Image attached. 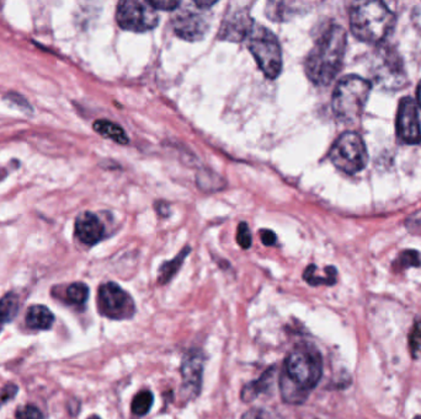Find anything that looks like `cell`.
<instances>
[{"label":"cell","instance_id":"6da1fadb","mask_svg":"<svg viewBox=\"0 0 421 419\" xmlns=\"http://www.w3.org/2000/svg\"><path fill=\"white\" fill-rule=\"evenodd\" d=\"M323 375V358L312 343L301 342L286 357L280 375V390L286 403L300 404Z\"/></svg>","mask_w":421,"mask_h":419},{"label":"cell","instance_id":"7a4b0ae2","mask_svg":"<svg viewBox=\"0 0 421 419\" xmlns=\"http://www.w3.org/2000/svg\"><path fill=\"white\" fill-rule=\"evenodd\" d=\"M346 44V31L339 25H330L320 35L304 63L311 82L322 87L333 82L343 66Z\"/></svg>","mask_w":421,"mask_h":419},{"label":"cell","instance_id":"3957f363","mask_svg":"<svg viewBox=\"0 0 421 419\" xmlns=\"http://www.w3.org/2000/svg\"><path fill=\"white\" fill-rule=\"evenodd\" d=\"M395 17L388 6L381 1H366L352 8L351 33L367 44H379L392 33Z\"/></svg>","mask_w":421,"mask_h":419},{"label":"cell","instance_id":"277c9868","mask_svg":"<svg viewBox=\"0 0 421 419\" xmlns=\"http://www.w3.org/2000/svg\"><path fill=\"white\" fill-rule=\"evenodd\" d=\"M371 82L359 75H346L333 93V112L340 121L351 123L361 117L370 98Z\"/></svg>","mask_w":421,"mask_h":419},{"label":"cell","instance_id":"5b68a950","mask_svg":"<svg viewBox=\"0 0 421 419\" xmlns=\"http://www.w3.org/2000/svg\"><path fill=\"white\" fill-rule=\"evenodd\" d=\"M248 46L264 75L276 79L282 71V51L275 33L265 26L254 25L248 36Z\"/></svg>","mask_w":421,"mask_h":419},{"label":"cell","instance_id":"8992f818","mask_svg":"<svg viewBox=\"0 0 421 419\" xmlns=\"http://www.w3.org/2000/svg\"><path fill=\"white\" fill-rule=\"evenodd\" d=\"M330 161L345 174L354 175L365 169L368 154L360 134L345 132L335 141L329 152Z\"/></svg>","mask_w":421,"mask_h":419},{"label":"cell","instance_id":"52a82bcc","mask_svg":"<svg viewBox=\"0 0 421 419\" xmlns=\"http://www.w3.org/2000/svg\"><path fill=\"white\" fill-rule=\"evenodd\" d=\"M98 312L111 320H130L136 314V304L131 295L119 284L108 282L100 285L98 293Z\"/></svg>","mask_w":421,"mask_h":419},{"label":"cell","instance_id":"ba28073f","mask_svg":"<svg viewBox=\"0 0 421 419\" xmlns=\"http://www.w3.org/2000/svg\"><path fill=\"white\" fill-rule=\"evenodd\" d=\"M116 21L127 31L146 33L158 25L159 17L153 6L148 1L125 0L120 1L116 10Z\"/></svg>","mask_w":421,"mask_h":419},{"label":"cell","instance_id":"9c48e42d","mask_svg":"<svg viewBox=\"0 0 421 419\" xmlns=\"http://www.w3.org/2000/svg\"><path fill=\"white\" fill-rule=\"evenodd\" d=\"M207 355L201 349H190L181 362V398L191 401L198 398L203 390V371Z\"/></svg>","mask_w":421,"mask_h":419},{"label":"cell","instance_id":"30bf717a","mask_svg":"<svg viewBox=\"0 0 421 419\" xmlns=\"http://www.w3.org/2000/svg\"><path fill=\"white\" fill-rule=\"evenodd\" d=\"M397 133L405 144H419L421 142V125L415 102L411 98L400 101L397 114Z\"/></svg>","mask_w":421,"mask_h":419},{"label":"cell","instance_id":"8fae6325","mask_svg":"<svg viewBox=\"0 0 421 419\" xmlns=\"http://www.w3.org/2000/svg\"><path fill=\"white\" fill-rule=\"evenodd\" d=\"M173 28L179 37L187 41H197L207 33L208 22L200 14L185 10L176 15L173 20Z\"/></svg>","mask_w":421,"mask_h":419},{"label":"cell","instance_id":"7c38bea8","mask_svg":"<svg viewBox=\"0 0 421 419\" xmlns=\"http://www.w3.org/2000/svg\"><path fill=\"white\" fill-rule=\"evenodd\" d=\"M254 28L252 17H249L246 10L228 11V15L225 19L223 26L219 31V37L233 42L243 41L249 36Z\"/></svg>","mask_w":421,"mask_h":419},{"label":"cell","instance_id":"4fadbf2b","mask_svg":"<svg viewBox=\"0 0 421 419\" xmlns=\"http://www.w3.org/2000/svg\"><path fill=\"white\" fill-rule=\"evenodd\" d=\"M105 235V226L96 214L85 212L76 220V236L83 244L93 246L101 241Z\"/></svg>","mask_w":421,"mask_h":419},{"label":"cell","instance_id":"5bb4252c","mask_svg":"<svg viewBox=\"0 0 421 419\" xmlns=\"http://www.w3.org/2000/svg\"><path fill=\"white\" fill-rule=\"evenodd\" d=\"M377 66V80L387 87H399L404 80V71L399 60H395L392 53H383Z\"/></svg>","mask_w":421,"mask_h":419},{"label":"cell","instance_id":"9a60e30c","mask_svg":"<svg viewBox=\"0 0 421 419\" xmlns=\"http://www.w3.org/2000/svg\"><path fill=\"white\" fill-rule=\"evenodd\" d=\"M276 374H277V369L275 365H273L271 368H268V371H264L263 375L260 376L259 379L248 382L241 390V401L246 403L252 402L260 395L271 391L274 387Z\"/></svg>","mask_w":421,"mask_h":419},{"label":"cell","instance_id":"2e32d148","mask_svg":"<svg viewBox=\"0 0 421 419\" xmlns=\"http://www.w3.org/2000/svg\"><path fill=\"white\" fill-rule=\"evenodd\" d=\"M55 322V315L44 305H33L26 314V325L33 330H49Z\"/></svg>","mask_w":421,"mask_h":419},{"label":"cell","instance_id":"e0dca14e","mask_svg":"<svg viewBox=\"0 0 421 419\" xmlns=\"http://www.w3.org/2000/svg\"><path fill=\"white\" fill-rule=\"evenodd\" d=\"M336 268L333 266L325 267V274H318V267L316 265H309L303 273V279L312 287L318 285H334L336 283Z\"/></svg>","mask_w":421,"mask_h":419},{"label":"cell","instance_id":"ac0fdd59","mask_svg":"<svg viewBox=\"0 0 421 419\" xmlns=\"http://www.w3.org/2000/svg\"><path fill=\"white\" fill-rule=\"evenodd\" d=\"M190 251H191L190 247H185L175 258H173L171 261L164 262L162 266L159 267V284H168L173 278L175 277L187 255L190 253Z\"/></svg>","mask_w":421,"mask_h":419},{"label":"cell","instance_id":"d6986e66","mask_svg":"<svg viewBox=\"0 0 421 419\" xmlns=\"http://www.w3.org/2000/svg\"><path fill=\"white\" fill-rule=\"evenodd\" d=\"M94 130L98 132V134L109 138L114 142L119 144H127L128 143V136L126 132L123 131V128L119 125H116L114 122H110L106 120H98L94 123Z\"/></svg>","mask_w":421,"mask_h":419},{"label":"cell","instance_id":"ffe728a7","mask_svg":"<svg viewBox=\"0 0 421 419\" xmlns=\"http://www.w3.org/2000/svg\"><path fill=\"white\" fill-rule=\"evenodd\" d=\"M19 296L17 293L10 292L0 299V323H9L15 319L19 311Z\"/></svg>","mask_w":421,"mask_h":419},{"label":"cell","instance_id":"44dd1931","mask_svg":"<svg viewBox=\"0 0 421 419\" xmlns=\"http://www.w3.org/2000/svg\"><path fill=\"white\" fill-rule=\"evenodd\" d=\"M154 403V396L152 391L149 390H143L138 392L137 395L133 398L131 403L132 413L137 417H144L149 413L152 409Z\"/></svg>","mask_w":421,"mask_h":419},{"label":"cell","instance_id":"7402d4cb","mask_svg":"<svg viewBox=\"0 0 421 419\" xmlns=\"http://www.w3.org/2000/svg\"><path fill=\"white\" fill-rule=\"evenodd\" d=\"M67 298L71 304L84 305L89 298V287L85 283L77 282L67 289Z\"/></svg>","mask_w":421,"mask_h":419},{"label":"cell","instance_id":"603a6c76","mask_svg":"<svg viewBox=\"0 0 421 419\" xmlns=\"http://www.w3.org/2000/svg\"><path fill=\"white\" fill-rule=\"evenodd\" d=\"M420 253L418 251L406 250L400 253L394 263V267L398 269H406L411 267H420Z\"/></svg>","mask_w":421,"mask_h":419},{"label":"cell","instance_id":"cb8c5ba5","mask_svg":"<svg viewBox=\"0 0 421 419\" xmlns=\"http://www.w3.org/2000/svg\"><path fill=\"white\" fill-rule=\"evenodd\" d=\"M409 349L413 359H419L421 357V322L416 321L411 327L409 333Z\"/></svg>","mask_w":421,"mask_h":419},{"label":"cell","instance_id":"d4e9b609","mask_svg":"<svg viewBox=\"0 0 421 419\" xmlns=\"http://www.w3.org/2000/svg\"><path fill=\"white\" fill-rule=\"evenodd\" d=\"M237 242L244 250L250 249V246H252V233L249 230L248 224L244 223V222L239 224L238 229H237Z\"/></svg>","mask_w":421,"mask_h":419},{"label":"cell","instance_id":"484cf974","mask_svg":"<svg viewBox=\"0 0 421 419\" xmlns=\"http://www.w3.org/2000/svg\"><path fill=\"white\" fill-rule=\"evenodd\" d=\"M17 419H44V414L36 406L26 404L17 409L15 413Z\"/></svg>","mask_w":421,"mask_h":419},{"label":"cell","instance_id":"4316f807","mask_svg":"<svg viewBox=\"0 0 421 419\" xmlns=\"http://www.w3.org/2000/svg\"><path fill=\"white\" fill-rule=\"evenodd\" d=\"M149 6H153L155 10H174L180 6V1L178 0H148Z\"/></svg>","mask_w":421,"mask_h":419},{"label":"cell","instance_id":"83f0119b","mask_svg":"<svg viewBox=\"0 0 421 419\" xmlns=\"http://www.w3.org/2000/svg\"><path fill=\"white\" fill-rule=\"evenodd\" d=\"M6 98L10 101L11 104L17 105V106H19V109H22V111H25L26 114H28V112H33L31 105L28 104V101H26V98L22 96V95H19V93H10L6 95Z\"/></svg>","mask_w":421,"mask_h":419},{"label":"cell","instance_id":"f1b7e54d","mask_svg":"<svg viewBox=\"0 0 421 419\" xmlns=\"http://www.w3.org/2000/svg\"><path fill=\"white\" fill-rule=\"evenodd\" d=\"M17 391H19V387L14 384H6V386L3 387L1 393H0V404L10 401L12 398L17 396Z\"/></svg>","mask_w":421,"mask_h":419},{"label":"cell","instance_id":"f546056e","mask_svg":"<svg viewBox=\"0 0 421 419\" xmlns=\"http://www.w3.org/2000/svg\"><path fill=\"white\" fill-rule=\"evenodd\" d=\"M241 419H273L271 414L263 409H252L246 411Z\"/></svg>","mask_w":421,"mask_h":419},{"label":"cell","instance_id":"4dcf8cb0","mask_svg":"<svg viewBox=\"0 0 421 419\" xmlns=\"http://www.w3.org/2000/svg\"><path fill=\"white\" fill-rule=\"evenodd\" d=\"M260 236H261V241L265 246H273L276 244V235L271 230L264 229L260 231Z\"/></svg>","mask_w":421,"mask_h":419},{"label":"cell","instance_id":"1f68e13d","mask_svg":"<svg viewBox=\"0 0 421 419\" xmlns=\"http://www.w3.org/2000/svg\"><path fill=\"white\" fill-rule=\"evenodd\" d=\"M217 1H211V0H195L194 1V4L197 8H200V9H208V8H211V6H214Z\"/></svg>","mask_w":421,"mask_h":419},{"label":"cell","instance_id":"d6a6232c","mask_svg":"<svg viewBox=\"0 0 421 419\" xmlns=\"http://www.w3.org/2000/svg\"><path fill=\"white\" fill-rule=\"evenodd\" d=\"M416 96H418V102L420 105L421 107V82L419 84V87H418V91H416Z\"/></svg>","mask_w":421,"mask_h":419},{"label":"cell","instance_id":"836d02e7","mask_svg":"<svg viewBox=\"0 0 421 419\" xmlns=\"http://www.w3.org/2000/svg\"><path fill=\"white\" fill-rule=\"evenodd\" d=\"M88 419H101L100 418V417H98V416H92V417H90V418Z\"/></svg>","mask_w":421,"mask_h":419},{"label":"cell","instance_id":"e575fe53","mask_svg":"<svg viewBox=\"0 0 421 419\" xmlns=\"http://www.w3.org/2000/svg\"><path fill=\"white\" fill-rule=\"evenodd\" d=\"M414 419H421V416H416L415 418Z\"/></svg>","mask_w":421,"mask_h":419}]
</instances>
